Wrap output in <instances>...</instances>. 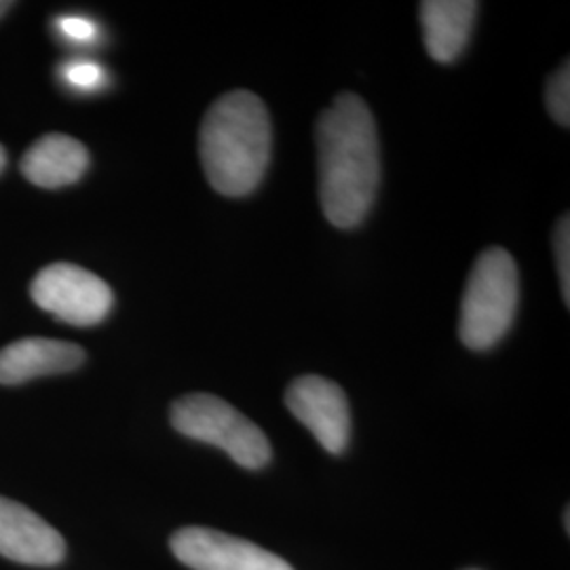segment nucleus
<instances>
[{
    "mask_svg": "<svg viewBox=\"0 0 570 570\" xmlns=\"http://www.w3.org/2000/svg\"><path fill=\"white\" fill-rule=\"evenodd\" d=\"M0 556L28 567H53L63 560L66 543L41 515L0 497Z\"/></svg>",
    "mask_w": 570,
    "mask_h": 570,
    "instance_id": "obj_8",
    "label": "nucleus"
},
{
    "mask_svg": "<svg viewBox=\"0 0 570 570\" xmlns=\"http://www.w3.org/2000/svg\"><path fill=\"white\" fill-rule=\"evenodd\" d=\"M169 546L193 570H294L273 551L220 530L188 527L178 530Z\"/></svg>",
    "mask_w": 570,
    "mask_h": 570,
    "instance_id": "obj_7",
    "label": "nucleus"
},
{
    "mask_svg": "<svg viewBox=\"0 0 570 570\" xmlns=\"http://www.w3.org/2000/svg\"><path fill=\"white\" fill-rule=\"evenodd\" d=\"M315 142L324 216L338 228L362 225L381 183L379 134L367 104L338 94L317 121Z\"/></svg>",
    "mask_w": 570,
    "mask_h": 570,
    "instance_id": "obj_1",
    "label": "nucleus"
},
{
    "mask_svg": "<svg viewBox=\"0 0 570 570\" xmlns=\"http://www.w3.org/2000/svg\"><path fill=\"white\" fill-rule=\"evenodd\" d=\"M546 102L553 121L562 127L570 125V66L564 61L558 72L551 77L546 89Z\"/></svg>",
    "mask_w": 570,
    "mask_h": 570,
    "instance_id": "obj_12",
    "label": "nucleus"
},
{
    "mask_svg": "<svg viewBox=\"0 0 570 570\" xmlns=\"http://www.w3.org/2000/svg\"><path fill=\"white\" fill-rule=\"evenodd\" d=\"M171 425L190 440L225 450L245 469H263L273 456L263 429L237 407L209 393H190L174 402Z\"/></svg>",
    "mask_w": 570,
    "mask_h": 570,
    "instance_id": "obj_4",
    "label": "nucleus"
},
{
    "mask_svg": "<svg viewBox=\"0 0 570 570\" xmlns=\"http://www.w3.org/2000/svg\"><path fill=\"white\" fill-rule=\"evenodd\" d=\"M285 406L305 425L322 449L343 454L351 438V410L345 391L324 376H301L285 391Z\"/></svg>",
    "mask_w": 570,
    "mask_h": 570,
    "instance_id": "obj_6",
    "label": "nucleus"
},
{
    "mask_svg": "<svg viewBox=\"0 0 570 570\" xmlns=\"http://www.w3.org/2000/svg\"><path fill=\"white\" fill-rule=\"evenodd\" d=\"M4 165H7V155H4V148L0 146V171L4 169Z\"/></svg>",
    "mask_w": 570,
    "mask_h": 570,
    "instance_id": "obj_17",
    "label": "nucleus"
},
{
    "mask_svg": "<svg viewBox=\"0 0 570 570\" xmlns=\"http://www.w3.org/2000/svg\"><path fill=\"white\" fill-rule=\"evenodd\" d=\"M520 298L515 261L503 247H489L469 273L461 301L459 336L471 351H489L510 332Z\"/></svg>",
    "mask_w": 570,
    "mask_h": 570,
    "instance_id": "obj_3",
    "label": "nucleus"
},
{
    "mask_svg": "<svg viewBox=\"0 0 570 570\" xmlns=\"http://www.w3.org/2000/svg\"><path fill=\"white\" fill-rule=\"evenodd\" d=\"M61 79L77 91H98L106 82V70L98 61L70 60L61 66Z\"/></svg>",
    "mask_w": 570,
    "mask_h": 570,
    "instance_id": "obj_13",
    "label": "nucleus"
},
{
    "mask_svg": "<svg viewBox=\"0 0 570 570\" xmlns=\"http://www.w3.org/2000/svg\"><path fill=\"white\" fill-rule=\"evenodd\" d=\"M553 254H556L562 298H564V305L570 306V225L567 214L558 220L553 230Z\"/></svg>",
    "mask_w": 570,
    "mask_h": 570,
    "instance_id": "obj_14",
    "label": "nucleus"
},
{
    "mask_svg": "<svg viewBox=\"0 0 570 570\" xmlns=\"http://www.w3.org/2000/svg\"><path fill=\"white\" fill-rule=\"evenodd\" d=\"M13 7V2H7V0H0V18Z\"/></svg>",
    "mask_w": 570,
    "mask_h": 570,
    "instance_id": "obj_16",
    "label": "nucleus"
},
{
    "mask_svg": "<svg viewBox=\"0 0 570 570\" xmlns=\"http://www.w3.org/2000/svg\"><path fill=\"white\" fill-rule=\"evenodd\" d=\"M87 167V148L79 140L63 134L45 136L21 157V174L41 188H61L79 183Z\"/></svg>",
    "mask_w": 570,
    "mask_h": 570,
    "instance_id": "obj_10",
    "label": "nucleus"
},
{
    "mask_svg": "<svg viewBox=\"0 0 570 570\" xmlns=\"http://www.w3.org/2000/svg\"><path fill=\"white\" fill-rule=\"evenodd\" d=\"M478 2L428 0L421 2V26L429 56L440 63L456 60L471 37Z\"/></svg>",
    "mask_w": 570,
    "mask_h": 570,
    "instance_id": "obj_11",
    "label": "nucleus"
},
{
    "mask_svg": "<svg viewBox=\"0 0 570 570\" xmlns=\"http://www.w3.org/2000/svg\"><path fill=\"white\" fill-rule=\"evenodd\" d=\"M32 301L70 326H96L110 313V285L91 271L70 263L45 266L30 285Z\"/></svg>",
    "mask_w": 570,
    "mask_h": 570,
    "instance_id": "obj_5",
    "label": "nucleus"
},
{
    "mask_svg": "<svg viewBox=\"0 0 570 570\" xmlns=\"http://www.w3.org/2000/svg\"><path fill=\"white\" fill-rule=\"evenodd\" d=\"M56 28L63 39L75 42H91L98 37V26L82 16H61Z\"/></svg>",
    "mask_w": 570,
    "mask_h": 570,
    "instance_id": "obj_15",
    "label": "nucleus"
},
{
    "mask_svg": "<svg viewBox=\"0 0 570 570\" xmlns=\"http://www.w3.org/2000/svg\"><path fill=\"white\" fill-rule=\"evenodd\" d=\"M85 362L75 343L51 338H23L0 351V385H21L47 374H63Z\"/></svg>",
    "mask_w": 570,
    "mask_h": 570,
    "instance_id": "obj_9",
    "label": "nucleus"
},
{
    "mask_svg": "<svg viewBox=\"0 0 570 570\" xmlns=\"http://www.w3.org/2000/svg\"><path fill=\"white\" fill-rule=\"evenodd\" d=\"M273 129L265 102L245 89L209 106L199 129V155L209 184L226 197H245L271 164Z\"/></svg>",
    "mask_w": 570,
    "mask_h": 570,
    "instance_id": "obj_2",
    "label": "nucleus"
}]
</instances>
